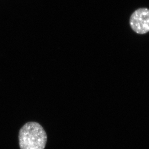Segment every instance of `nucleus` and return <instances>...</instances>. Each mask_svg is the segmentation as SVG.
<instances>
[{"mask_svg": "<svg viewBox=\"0 0 149 149\" xmlns=\"http://www.w3.org/2000/svg\"><path fill=\"white\" fill-rule=\"evenodd\" d=\"M47 139L46 131L37 122H28L19 131L20 149H45Z\"/></svg>", "mask_w": 149, "mask_h": 149, "instance_id": "f257e3e1", "label": "nucleus"}, {"mask_svg": "<svg viewBox=\"0 0 149 149\" xmlns=\"http://www.w3.org/2000/svg\"><path fill=\"white\" fill-rule=\"evenodd\" d=\"M132 30L138 34L143 35L149 32V9L145 8L136 10L130 18Z\"/></svg>", "mask_w": 149, "mask_h": 149, "instance_id": "f03ea898", "label": "nucleus"}]
</instances>
